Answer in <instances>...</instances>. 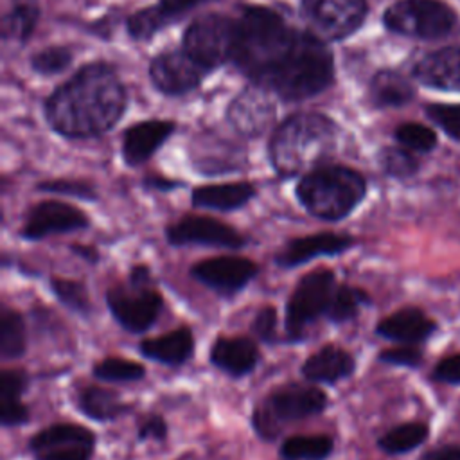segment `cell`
Listing matches in <instances>:
<instances>
[{"label":"cell","instance_id":"cell-28","mask_svg":"<svg viewBox=\"0 0 460 460\" xmlns=\"http://www.w3.org/2000/svg\"><path fill=\"white\" fill-rule=\"evenodd\" d=\"M370 304L372 298L365 289L350 284H338L327 307L325 318L334 325H341L354 320L359 311Z\"/></svg>","mask_w":460,"mask_h":460},{"label":"cell","instance_id":"cell-4","mask_svg":"<svg viewBox=\"0 0 460 460\" xmlns=\"http://www.w3.org/2000/svg\"><path fill=\"white\" fill-rule=\"evenodd\" d=\"M295 194L313 217L336 223L349 217L365 199L367 181L350 167L320 165L300 178Z\"/></svg>","mask_w":460,"mask_h":460},{"label":"cell","instance_id":"cell-44","mask_svg":"<svg viewBox=\"0 0 460 460\" xmlns=\"http://www.w3.org/2000/svg\"><path fill=\"white\" fill-rule=\"evenodd\" d=\"M167 433H169V428H167L165 419L162 415L153 413L140 422V426L137 429V438L140 442H146V440H156V442L160 440L162 442V440H165Z\"/></svg>","mask_w":460,"mask_h":460},{"label":"cell","instance_id":"cell-8","mask_svg":"<svg viewBox=\"0 0 460 460\" xmlns=\"http://www.w3.org/2000/svg\"><path fill=\"white\" fill-rule=\"evenodd\" d=\"M106 305L113 320L131 334H142L153 327L164 309V296L155 284L111 286L106 291Z\"/></svg>","mask_w":460,"mask_h":460},{"label":"cell","instance_id":"cell-30","mask_svg":"<svg viewBox=\"0 0 460 460\" xmlns=\"http://www.w3.org/2000/svg\"><path fill=\"white\" fill-rule=\"evenodd\" d=\"M410 81L392 70H381L370 83V95L377 106H402L413 97Z\"/></svg>","mask_w":460,"mask_h":460},{"label":"cell","instance_id":"cell-25","mask_svg":"<svg viewBox=\"0 0 460 460\" xmlns=\"http://www.w3.org/2000/svg\"><path fill=\"white\" fill-rule=\"evenodd\" d=\"M29 386V376L22 368H4L0 372V424L4 428L23 426L31 413L22 401Z\"/></svg>","mask_w":460,"mask_h":460},{"label":"cell","instance_id":"cell-19","mask_svg":"<svg viewBox=\"0 0 460 460\" xmlns=\"http://www.w3.org/2000/svg\"><path fill=\"white\" fill-rule=\"evenodd\" d=\"M208 359L212 367H216L223 374L239 379L257 368L261 361V352L252 338L219 336L210 347Z\"/></svg>","mask_w":460,"mask_h":460},{"label":"cell","instance_id":"cell-37","mask_svg":"<svg viewBox=\"0 0 460 460\" xmlns=\"http://www.w3.org/2000/svg\"><path fill=\"white\" fill-rule=\"evenodd\" d=\"M395 138L406 149L420 151V153H428V151H431L437 146L435 131L426 128V126H422V124H417V122L401 124L395 129Z\"/></svg>","mask_w":460,"mask_h":460},{"label":"cell","instance_id":"cell-11","mask_svg":"<svg viewBox=\"0 0 460 460\" xmlns=\"http://www.w3.org/2000/svg\"><path fill=\"white\" fill-rule=\"evenodd\" d=\"M300 11L309 32L320 40H341L363 23L367 0H302Z\"/></svg>","mask_w":460,"mask_h":460},{"label":"cell","instance_id":"cell-49","mask_svg":"<svg viewBox=\"0 0 460 460\" xmlns=\"http://www.w3.org/2000/svg\"><path fill=\"white\" fill-rule=\"evenodd\" d=\"M203 2H208V0H162V5L176 14H181L185 9L203 4Z\"/></svg>","mask_w":460,"mask_h":460},{"label":"cell","instance_id":"cell-3","mask_svg":"<svg viewBox=\"0 0 460 460\" xmlns=\"http://www.w3.org/2000/svg\"><path fill=\"white\" fill-rule=\"evenodd\" d=\"M338 142L336 124L320 113H296L271 137L270 160L273 169L291 178L323 165Z\"/></svg>","mask_w":460,"mask_h":460},{"label":"cell","instance_id":"cell-38","mask_svg":"<svg viewBox=\"0 0 460 460\" xmlns=\"http://www.w3.org/2000/svg\"><path fill=\"white\" fill-rule=\"evenodd\" d=\"M38 190L50 192V194H61V196H72L83 201H95L97 190L92 183L83 180H49L36 185Z\"/></svg>","mask_w":460,"mask_h":460},{"label":"cell","instance_id":"cell-5","mask_svg":"<svg viewBox=\"0 0 460 460\" xmlns=\"http://www.w3.org/2000/svg\"><path fill=\"white\" fill-rule=\"evenodd\" d=\"M329 404L322 388L314 383L289 381L270 390L252 411V428L266 442L275 440L286 426L320 415Z\"/></svg>","mask_w":460,"mask_h":460},{"label":"cell","instance_id":"cell-18","mask_svg":"<svg viewBox=\"0 0 460 460\" xmlns=\"http://www.w3.org/2000/svg\"><path fill=\"white\" fill-rule=\"evenodd\" d=\"M438 325L419 307H401L399 311L381 318L376 334L401 345H420L428 341Z\"/></svg>","mask_w":460,"mask_h":460},{"label":"cell","instance_id":"cell-22","mask_svg":"<svg viewBox=\"0 0 460 460\" xmlns=\"http://www.w3.org/2000/svg\"><path fill=\"white\" fill-rule=\"evenodd\" d=\"M138 352L156 363L178 368L187 363L194 354V334L192 329L183 325L165 334L142 340Z\"/></svg>","mask_w":460,"mask_h":460},{"label":"cell","instance_id":"cell-35","mask_svg":"<svg viewBox=\"0 0 460 460\" xmlns=\"http://www.w3.org/2000/svg\"><path fill=\"white\" fill-rule=\"evenodd\" d=\"M178 14L169 11L167 7L153 5L142 11H137L129 20H128V32L135 40H149L155 32L169 25Z\"/></svg>","mask_w":460,"mask_h":460},{"label":"cell","instance_id":"cell-17","mask_svg":"<svg viewBox=\"0 0 460 460\" xmlns=\"http://www.w3.org/2000/svg\"><path fill=\"white\" fill-rule=\"evenodd\" d=\"M230 124L246 137L264 133L275 120V102L271 92L253 84L244 88L228 106Z\"/></svg>","mask_w":460,"mask_h":460},{"label":"cell","instance_id":"cell-42","mask_svg":"<svg viewBox=\"0 0 460 460\" xmlns=\"http://www.w3.org/2000/svg\"><path fill=\"white\" fill-rule=\"evenodd\" d=\"M277 325H279V314L275 305H264L261 307L252 322V331L255 338L266 345L277 343Z\"/></svg>","mask_w":460,"mask_h":460},{"label":"cell","instance_id":"cell-9","mask_svg":"<svg viewBox=\"0 0 460 460\" xmlns=\"http://www.w3.org/2000/svg\"><path fill=\"white\" fill-rule=\"evenodd\" d=\"M235 20L221 14H207L194 20L183 34V50L207 70L234 58Z\"/></svg>","mask_w":460,"mask_h":460},{"label":"cell","instance_id":"cell-12","mask_svg":"<svg viewBox=\"0 0 460 460\" xmlns=\"http://www.w3.org/2000/svg\"><path fill=\"white\" fill-rule=\"evenodd\" d=\"M165 241L169 246H210L225 250H239L246 246L248 239L232 225L208 217L187 214L165 226Z\"/></svg>","mask_w":460,"mask_h":460},{"label":"cell","instance_id":"cell-34","mask_svg":"<svg viewBox=\"0 0 460 460\" xmlns=\"http://www.w3.org/2000/svg\"><path fill=\"white\" fill-rule=\"evenodd\" d=\"M92 374L99 381L108 383H137L146 377V367L138 361L110 356L97 361L92 368Z\"/></svg>","mask_w":460,"mask_h":460},{"label":"cell","instance_id":"cell-46","mask_svg":"<svg viewBox=\"0 0 460 460\" xmlns=\"http://www.w3.org/2000/svg\"><path fill=\"white\" fill-rule=\"evenodd\" d=\"M128 280H129L131 284H138V286L155 284V280H153V273H151V268H149L147 264H135V266L129 270Z\"/></svg>","mask_w":460,"mask_h":460},{"label":"cell","instance_id":"cell-20","mask_svg":"<svg viewBox=\"0 0 460 460\" xmlns=\"http://www.w3.org/2000/svg\"><path fill=\"white\" fill-rule=\"evenodd\" d=\"M356 372L354 356L338 347V345H323L300 367V374L305 381L314 385H336L343 379H349Z\"/></svg>","mask_w":460,"mask_h":460},{"label":"cell","instance_id":"cell-10","mask_svg":"<svg viewBox=\"0 0 460 460\" xmlns=\"http://www.w3.org/2000/svg\"><path fill=\"white\" fill-rule=\"evenodd\" d=\"M95 433L75 422H54L34 433L27 444L34 460H92Z\"/></svg>","mask_w":460,"mask_h":460},{"label":"cell","instance_id":"cell-14","mask_svg":"<svg viewBox=\"0 0 460 460\" xmlns=\"http://www.w3.org/2000/svg\"><path fill=\"white\" fill-rule=\"evenodd\" d=\"M90 226V217L77 207L47 199L36 203L20 230V237L25 241H41L56 234H70L77 230H86Z\"/></svg>","mask_w":460,"mask_h":460},{"label":"cell","instance_id":"cell-43","mask_svg":"<svg viewBox=\"0 0 460 460\" xmlns=\"http://www.w3.org/2000/svg\"><path fill=\"white\" fill-rule=\"evenodd\" d=\"M431 379L446 385H460V352L442 358L431 372Z\"/></svg>","mask_w":460,"mask_h":460},{"label":"cell","instance_id":"cell-24","mask_svg":"<svg viewBox=\"0 0 460 460\" xmlns=\"http://www.w3.org/2000/svg\"><path fill=\"white\" fill-rule=\"evenodd\" d=\"M255 194H257L255 187L248 181L212 183V185H199L192 189L190 201L196 208L234 212L248 205L255 198Z\"/></svg>","mask_w":460,"mask_h":460},{"label":"cell","instance_id":"cell-15","mask_svg":"<svg viewBox=\"0 0 460 460\" xmlns=\"http://www.w3.org/2000/svg\"><path fill=\"white\" fill-rule=\"evenodd\" d=\"M356 244L350 234L338 232H316L289 239L273 257V262L280 270H293L318 257L341 255Z\"/></svg>","mask_w":460,"mask_h":460},{"label":"cell","instance_id":"cell-29","mask_svg":"<svg viewBox=\"0 0 460 460\" xmlns=\"http://www.w3.org/2000/svg\"><path fill=\"white\" fill-rule=\"evenodd\" d=\"M334 451L329 435H293L282 440L279 455L282 460H327Z\"/></svg>","mask_w":460,"mask_h":460},{"label":"cell","instance_id":"cell-1","mask_svg":"<svg viewBox=\"0 0 460 460\" xmlns=\"http://www.w3.org/2000/svg\"><path fill=\"white\" fill-rule=\"evenodd\" d=\"M126 108V92L104 63L83 66L45 104L50 128L66 138H92L111 129Z\"/></svg>","mask_w":460,"mask_h":460},{"label":"cell","instance_id":"cell-6","mask_svg":"<svg viewBox=\"0 0 460 460\" xmlns=\"http://www.w3.org/2000/svg\"><path fill=\"white\" fill-rule=\"evenodd\" d=\"M336 286V273L329 268L311 270L298 279L286 302V341L300 343L305 340L307 327L320 316H325Z\"/></svg>","mask_w":460,"mask_h":460},{"label":"cell","instance_id":"cell-32","mask_svg":"<svg viewBox=\"0 0 460 460\" xmlns=\"http://www.w3.org/2000/svg\"><path fill=\"white\" fill-rule=\"evenodd\" d=\"M49 288L56 300L65 305L68 311L75 313L81 318H88L93 313V305L88 295V288L84 282L77 279L65 277H50Z\"/></svg>","mask_w":460,"mask_h":460},{"label":"cell","instance_id":"cell-47","mask_svg":"<svg viewBox=\"0 0 460 460\" xmlns=\"http://www.w3.org/2000/svg\"><path fill=\"white\" fill-rule=\"evenodd\" d=\"M144 185H146L147 189L165 192V190H172V189L181 187V181L169 180V178H162V176H147V178H144Z\"/></svg>","mask_w":460,"mask_h":460},{"label":"cell","instance_id":"cell-21","mask_svg":"<svg viewBox=\"0 0 460 460\" xmlns=\"http://www.w3.org/2000/svg\"><path fill=\"white\" fill-rule=\"evenodd\" d=\"M413 75L429 88L460 92V49L446 47L424 56L415 65Z\"/></svg>","mask_w":460,"mask_h":460},{"label":"cell","instance_id":"cell-27","mask_svg":"<svg viewBox=\"0 0 460 460\" xmlns=\"http://www.w3.org/2000/svg\"><path fill=\"white\" fill-rule=\"evenodd\" d=\"M429 437V426L426 422H402L390 428L377 438V447L385 455H406L420 447Z\"/></svg>","mask_w":460,"mask_h":460},{"label":"cell","instance_id":"cell-13","mask_svg":"<svg viewBox=\"0 0 460 460\" xmlns=\"http://www.w3.org/2000/svg\"><path fill=\"white\" fill-rule=\"evenodd\" d=\"M259 275V266L248 257L217 255L198 261L190 277L223 298H234Z\"/></svg>","mask_w":460,"mask_h":460},{"label":"cell","instance_id":"cell-26","mask_svg":"<svg viewBox=\"0 0 460 460\" xmlns=\"http://www.w3.org/2000/svg\"><path fill=\"white\" fill-rule=\"evenodd\" d=\"M75 408L95 422H111L131 411V404L122 401V397L108 388L90 385L77 392Z\"/></svg>","mask_w":460,"mask_h":460},{"label":"cell","instance_id":"cell-2","mask_svg":"<svg viewBox=\"0 0 460 460\" xmlns=\"http://www.w3.org/2000/svg\"><path fill=\"white\" fill-rule=\"evenodd\" d=\"M311 32L289 27L268 7L252 5L235 20L232 61L255 84L277 93L298 61Z\"/></svg>","mask_w":460,"mask_h":460},{"label":"cell","instance_id":"cell-33","mask_svg":"<svg viewBox=\"0 0 460 460\" xmlns=\"http://www.w3.org/2000/svg\"><path fill=\"white\" fill-rule=\"evenodd\" d=\"M38 14H40V9L32 0L13 2L11 11L4 16V22H2L4 38L25 41L38 22Z\"/></svg>","mask_w":460,"mask_h":460},{"label":"cell","instance_id":"cell-7","mask_svg":"<svg viewBox=\"0 0 460 460\" xmlns=\"http://www.w3.org/2000/svg\"><path fill=\"white\" fill-rule=\"evenodd\" d=\"M385 25L397 34L435 40L455 25V13L438 0H399L385 11Z\"/></svg>","mask_w":460,"mask_h":460},{"label":"cell","instance_id":"cell-48","mask_svg":"<svg viewBox=\"0 0 460 460\" xmlns=\"http://www.w3.org/2000/svg\"><path fill=\"white\" fill-rule=\"evenodd\" d=\"M68 250L77 255L79 259L90 262V264H95L99 262V252L93 248V246H88V244H79V243H74L68 246Z\"/></svg>","mask_w":460,"mask_h":460},{"label":"cell","instance_id":"cell-36","mask_svg":"<svg viewBox=\"0 0 460 460\" xmlns=\"http://www.w3.org/2000/svg\"><path fill=\"white\" fill-rule=\"evenodd\" d=\"M379 164L383 171L394 178H410L419 171V160L401 147H385L379 153Z\"/></svg>","mask_w":460,"mask_h":460},{"label":"cell","instance_id":"cell-39","mask_svg":"<svg viewBox=\"0 0 460 460\" xmlns=\"http://www.w3.org/2000/svg\"><path fill=\"white\" fill-rule=\"evenodd\" d=\"M377 361L392 367H404V368H419L424 361V354L417 345H399L392 349H383L377 354Z\"/></svg>","mask_w":460,"mask_h":460},{"label":"cell","instance_id":"cell-16","mask_svg":"<svg viewBox=\"0 0 460 460\" xmlns=\"http://www.w3.org/2000/svg\"><path fill=\"white\" fill-rule=\"evenodd\" d=\"M208 70L189 52L174 50L156 56L149 74L155 86L167 95H181L194 90Z\"/></svg>","mask_w":460,"mask_h":460},{"label":"cell","instance_id":"cell-40","mask_svg":"<svg viewBox=\"0 0 460 460\" xmlns=\"http://www.w3.org/2000/svg\"><path fill=\"white\" fill-rule=\"evenodd\" d=\"M72 61V54L65 47H50L34 54L31 65L40 74H56L65 70Z\"/></svg>","mask_w":460,"mask_h":460},{"label":"cell","instance_id":"cell-31","mask_svg":"<svg viewBox=\"0 0 460 460\" xmlns=\"http://www.w3.org/2000/svg\"><path fill=\"white\" fill-rule=\"evenodd\" d=\"M27 350V329L22 313L2 305L0 309V354L4 359H18Z\"/></svg>","mask_w":460,"mask_h":460},{"label":"cell","instance_id":"cell-23","mask_svg":"<svg viewBox=\"0 0 460 460\" xmlns=\"http://www.w3.org/2000/svg\"><path fill=\"white\" fill-rule=\"evenodd\" d=\"M174 124L169 120H147L131 126L124 133L122 156L128 165H140L172 135Z\"/></svg>","mask_w":460,"mask_h":460},{"label":"cell","instance_id":"cell-41","mask_svg":"<svg viewBox=\"0 0 460 460\" xmlns=\"http://www.w3.org/2000/svg\"><path fill=\"white\" fill-rule=\"evenodd\" d=\"M426 111L451 138L460 140V104H429Z\"/></svg>","mask_w":460,"mask_h":460},{"label":"cell","instance_id":"cell-45","mask_svg":"<svg viewBox=\"0 0 460 460\" xmlns=\"http://www.w3.org/2000/svg\"><path fill=\"white\" fill-rule=\"evenodd\" d=\"M419 460H460V446L444 444L431 447L426 453H422Z\"/></svg>","mask_w":460,"mask_h":460}]
</instances>
